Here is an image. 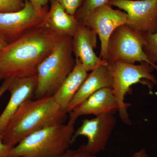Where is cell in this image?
I'll list each match as a JSON object with an SVG mask.
<instances>
[{
	"instance_id": "cell-11",
	"label": "cell",
	"mask_w": 157,
	"mask_h": 157,
	"mask_svg": "<svg viewBox=\"0 0 157 157\" xmlns=\"http://www.w3.org/2000/svg\"><path fill=\"white\" fill-rule=\"evenodd\" d=\"M37 81V75L12 78L8 90L11 95L10 99L0 115V135L5 132L21 105L34 96Z\"/></svg>"
},
{
	"instance_id": "cell-4",
	"label": "cell",
	"mask_w": 157,
	"mask_h": 157,
	"mask_svg": "<svg viewBox=\"0 0 157 157\" xmlns=\"http://www.w3.org/2000/svg\"><path fill=\"white\" fill-rule=\"evenodd\" d=\"M73 54L72 37H63L38 66L35 99L53 97L74 67Z\"/></svg>"
},
{
	"instance_id": "cell-14",
	"label": "cell",
	"mask_w": 157,
	"mask_h": 157,
	"mask_svg": "<svg viewBox=\"0 0 157 157\" xmlns=\"http://www.w3.org/2000/svg\"><path fill=\"white\" fill-rule=\"evenodd\" d=\"M108 64V63H107ZM113 79L107 67V64L95 69L88 74L79 90L66 109L70 113L90 96L99 90L105 88H112Z\"/></svg>"
},
{
	"instance_id": "cell-21",
	"label": "cell",
	"mask_w": 157,
	"mask_h": 157,
	"mask_svg": "<svg viewBox=\"0 0 157 157\" xmlns=\"http://www.w3.org/2000/svg\"><path fill=\"white\" fill-rule=\"evenodd\" d=\"M13 147L4 144L2 136L0 135V157H10L11 150Z\"/></svg>"
},
{
	"instance_id": "cell-9",
	"label": "cell",
	"mask_w": 157,
	"mask_h": 157,
	"mask_svg": "<svg viewBox=\"0 0 157 157\" xmlns=\"http://www.w3.org/2000/svg\"><path fill=\"white\" fill-rule=\"evenodd\" d=\"M128 23L125 12L113 9L108 4L95 9L87 15L83 25L97 33L101 42L100 57L107 61L109 38L116 29Z\"/></svg>"
},
{
	"instance_id": "cell-20",
	"label": "cell",
	"mask_w": 157,
	"mask_h": 157,
	"mask_svg": "<svg viewBox=\"0 0 157 157\" xmlns=\"http://www.w3.org/2000/svg\"><path fill=\"white\" fill-rule=\"evenodd\" d=\"M63 8L68 14L75 15L83 4L84 0H55Z\"/></svg>"
},
{
	"instance_id": "cell-16",
	"label": "cell",
	"mask_w": 157,
	"mask_h": 157,
	"mask_svg": "<svg viewBox=\"0 0 157 157\" xmlns=\"http://www.w3.org/2000/svg\"><path fill=\"white\" fill-rule=\"evenodd\" d=\"M75 59L76 63L73 70L52 97L58 105L65 112L88 75L80 61L78 59Z\"/></svg>"
},
{
	"instance_id": "cell-2",
	"label": "cell",
	"mask_w": 157,
	"mask_h": 157,
	"mask_svg": "<svg viewBox=\"0 0 157 157\" xmlns=\"http://www.w3.org/2000/svg\"><path fill=\"white\" fill-rule=\"evenodd\" d=\"M67 113L52 97L29 99L21 105L2 135L3 142L14 147L34 132L64 124Z\"/></svg>"
},
{
	"instance_id": "cell-23",
	"label": "cell",
	"mask_w": 157,
	"mask_h": 157,
	"mask_svg": "<svg viewBox=\"0 0 157 157\" xmlns=\"http://www.w3.org/2000/svg\"><path fill=\"white\" fill-rule=\"evenodd\" d=\"M69 157H99L96 155L91 154L89 153L86 152L82 151L77 150H74V152Z\"/></svg>"
},
{
	"instance_id": "cell-22",
	"label": "cell",
	"mask_w": 157,
	"mask_h": 157,
	"mask_svg": "<svg viewBox=\"0 0 157 157\" xmlns=\"http://www.w3.org/2000/svg\"><path fill=\"white\" fill-rule=\"evenodd\" d=\"M25 2H30L34 5V6L40 11L47 9V5L50 2L51 0H23Z\"/></svg>"
},
{
	"instance_id": "cell-3",
	"label": "cell",
	"mask_w": 157,
	"mask_h": 157,
	"mask_svg": "<svg viewBox=\"0 0 157 157\" xmlns=\"http://www.w3.org/2000/svg\"><path fill=\"white\" fill-rule=\"evenodd\" d=\"M75 123L69 120L34 132L12 148L10 157H61L72 144Z\"/></svg>"
},
{
	"instance_id": "cell-24",
	"label": "cell",
	"mask_w": 157,
	"mask_h": 157,
	"mask_svg": "<svg viewBox=\"0 0 157 157\" xmlns=\"http://www.w3.org/2000/svg\"><path fill=\"white\" fill-rule=\"evenodd\" d=\"M12 79V78H6L4 80L2 84L0 86V99L1 97L6 93V91L8 90L9 86V85Z\"/></svg>"
},
{
	"instance_id": "cell-27",
	"label": "cell",
	"mask_w": 157,
	"mask_h": 157,
	"mask_svg": "<svg viewBox=\"0 0 157 157\" xmlns=\"http://www.w3.org/2000/svg\"><path fill=\"white\" fill-rule=\"evenodd\" d=\"M73 150L68 149L61 157H69L74 152Z\"/></svg>"
},
{
	"instance_id": "cell-15",
	"label": "cell",
	"mask_w": 157,
	"mask_h": 157,
	"mask_svg": "<svg viewBox=\"0 0 157 157\" xmlns=\"http://www.w3.org/2000/svg\"><path fill=\"white\" fill-rule=\"evenodd\" d=\"M50 3L45 15V26L60 36L73 37L80 23L55 0H51Z\"/></svg>"
},
{
	"instance_id": "cell-17",
	"label": "cell",
	"mask_w": 157,
	"mask_h": 157,
	"mask_svg": "<svg viewBox=\"0 0 157 157\" xmlns=\"http://www.w3.org/2000/svg\"><path fill=\"white\" fill-rule=\"evenodd\" d=\"M109 0H84L74 16L78 22L83 24L87 15L95 9L108 4Z\"/></svg>"
},
{
	"instance_id": "cell-1",
	"label": "cell",
	"mask_w": 157,
	"mask_h": 157,
	"mask_svg": "<svg viewBox=\"0 0 157 157\" xmlns=\"http://www.w3.org/2000/svg\"><path fill=\"white\" fill-rule=\"evenodd\" d=\"M63 37L43 26L7 44L0 52V81L37 75L39 65Z\"/></svg>"
},
{
	"instance_id": "cell-18",
	"label": "cell",
	"mask_w": 157,
	"mask_h": 157,
	"mask_svg": "<svg viewBox=\"0 0 157 157\" xmlns=\"http://www.w3.org/2000/svg\"><path fill=\"white\" fill-rule=\"evenodd\" d=\"M145 44L144 52L153 64L157 67V32L155 33L143 34Z\"/></svg>"
},
{
	"instance_id": "cell-5",
	"label": "cell",
	"mask_w": 157,
	"mask_h": 157,
	"mask_svg": "<svg viewBox=\"0 0 157 157\" xmlns=\"http://www.w3.org/2000/svg\"><path fill=\"white\" fill-rule=\"evenodd\" d=\"M107 67L112 76V90L118 106L119 116L123 123L131 125L132 123L128 112L129 104L125 102V96L132 85L143 82L144 79L156 84L157 79L152 73L155 69L146 62L138 65L121 61L108 62Z\"/></svg>"
},
{
	"instance_id": "cell-25",
	"label": "cell",
	"mask_w": 157,
	"mask_h": 157,
	"mask_svg": "<svg viewBox=\"0 0 157 157\" xmlns=\"http://www.w3.org/2000/svg\"><path fill=\"white\" fill-rule=\"evenodd\" d=\"M131 157H149L145 149H141L135 152Z\"/></svg>"
},
{
	"instance_id": "cell-26",
	"label": "cell",
	"mask_w": 157,
	"mask_h": 157,
	"mask_svg": "<svg viewBox=\"0 0 157 157\" xmlns=\"http://www.w3.org/2000/svg\"><path fill=\"white\" fill-rule=\"evenodd\" d=\"M8 43L0 38V52L4 49V48L7 45Z\"/></svg>"
},
{
	"instance_id": "cell-12",
	"label": "cell",
	"mask_w": 157,
	"mask_h": 157,
	"mask_svg": "<svg viewBox=\"0 0 157 157\" xmlns=\"http://www.w3.org/2000/svg\"><path fill=\"white\" fill-rule=\"evenodd\" d=\"M98 36L86 26L80 24L72 37L73 53L87 72L108 63L107 61L97 56L94 50L97 46Z\"/></svg>"
},
{
	"instance_id": "cell-19",
	"label": "cell",
	"mask_w": 157,
	"mask_h": 157,
	"mask_svg": "<svg viewBox=\"0 0 157 157\" xmlns=\"http://www.w3.org/2000/svg\"><path fill=\"white\" fill-rule=\"evenodd\" d=\"M25 2L23 0H0V12H14L21 10Z\"/></svg>"
},
{
	"instance_id": "cell-8",
	"label": "cell",
	"mask_w": 157,
	"mask_h": 157,
	"mask_svg": "<svg viewBox=\"0 0 157 157\" xmlns=\"http://www.w3.org/2000/svg\"><path fill=\"white\" fill-rule=\"evenodd\" d=\"M116 123V119L112 113L85 119L75 131L72 137V144L77 137L84 136L87 138V143L81 145L78 150L96 155L106 148Z\"/></svg>"
},
{
	"instance_id": "cell-13",
	"label": "cell",
	"mask_w": 157,
	"mask_h": 157,
	"mask_svg": "<svg viewBox=\"0 0 157 157\" xmlns=\"http://www.w3.org/2000/svg\"><path fill=\"white\" fill-rule=\"evenodd\" d=\"M118 110L117 101L112 88H105L93 94L70 113L69 121L75 123L79 117L86 115L98 116L114 114Z\"/></svg>"
},
{
	"instance_id": "cell-6",
	"label": "cell",
	"mask_w": 157,
	"mask_h": 157,
	"mask_svg": "<svg viewBox=\"0 0 157 157\" xmlns=\"http://www.w3.org/2000/svg\"><path fill=\"white\" fill-rule=\"evenodd\" d=\"M145 40L143 35L129 27L127 25L116 29L109 38L107 47V62L121 61L134 64L146 62L157 67L150 61L144 52Z\"/></svg>"
},
{
	"instance_id": "cell-7",
	"label": "cell",
	"mask_w": 157,
	"mask_h": 157,
	"mask_svg": "<svg viewBox=\"0 0 157 157\" xmlns=\"http://www.w3.org/2000/svg\"><path fill=\"white\" fill-rule=\"evenodd\" d=\"M25 2L24 7L19 11L0 12V38L8 44L31 30L45 26L48 9L40 11L30 2Z\"/></svg>"
},
{
	"instance_id": "cell-10",
	"label": "cell",
	"mask_w": 157,
	"mask_h": 157,
	"mask_svg": "<svg viewBox=\"0 0 157 157\" xmlns=\"http://www.w3.org/2000/svg\"><path fill=\"white\" fill-rule=\"evenodd\" d=\"M108 5L124 10L132 29L143 34L157 32V0H109Z\"/></svg>"
}]
</instances>
